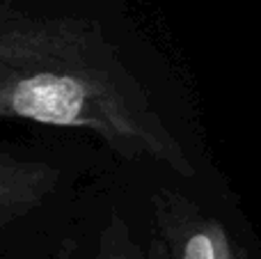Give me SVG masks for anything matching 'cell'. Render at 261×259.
<instances>
[{"label":"cell","mask_w":261,"mask_h":259,"mask_svg":"<svg viewBox=\"0 0 261 259\" xmlns=\"http://www.w3.org/2000/svg\"><path fill=\"white\" fill-rule=\"evenodd\" d=\"M0 119L85 131L117 159L184 179L195 165L142 78L94 21L0 0Z\"/></svg>","instance_id":"obj_1"},{"label":"cell","mask_w":261,"mask_h":259,"mask_svg":"<svg viewBox=\"0 0 261 259\" xmlns=\"http://www.w3.org/2000/svg\"><path fill=\"white\" fill-rule=\"evenodd\" d=\"M151 202L156 237L165 243L170 259H248L229 229L184 193L163 188Z\"/></svg>","instance_id":"obj_2"},{"label":"cell","mask_w":261,"mask_h":259,"mask_svg":"<svg viewBox=\"0 0 261 259\" xmlns=\"http://www.w3.org/2000/svg\"><path fill=\"white\" fill-rule=\"evenodd\" d=\"M60 179L62 172L53 163L0 151V229L44 206Z\"/></svg>","instance_id":"obj_3"},{"label":"cell","mask_w":261,"mask_h":259,"mask_svg":"<svg viewBox=\"0 0 261 259\" xmlns=\"http://www.w3.org/2000/svg\"><path fill=\"white\" fill-rule=\"evenodd\" d=\"M94 259H170V255L165 243L156 234L149 239L147 246H140L126 218L117 209H110V216L96 241Z\"/></svg>","instance_id":"obj_4"},{"label":"cell","mask_w":261,"mask_h":259,"mask_svg":"<svg viewBox=\"0 0 261 259\" xmlns=\"http://www.w3.org/2000/svg\"><path fill=\"white\" fill-rule=\"evenodd\" d=\"M50 259H76V250H73V243H62L58 250L50 255Z\"/></svg>","instance_id":"obj_5"}]
</instances>
